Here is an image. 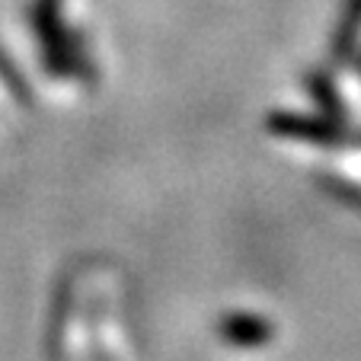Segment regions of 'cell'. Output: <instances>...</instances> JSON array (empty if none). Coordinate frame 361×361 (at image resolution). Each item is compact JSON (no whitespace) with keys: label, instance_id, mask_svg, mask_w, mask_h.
<instances>
[{"label":"cell","instance_id":"7a4b0ae2","mask_svg":"<svg viewBox=\"0 0 361 361\" xmlns=\"http://www.w3.org/2000/svg\"><path fill=\"white\" fill-rule=\"evenodd\" d=\"M218 336L231 348H262L272 342L275 326L262 314L252 310H231L218 320Z\"/></svg>","mask_w":361,"mask_h":361},{"label":"cell","instance_id":"6da1fadb","mask_svg":"<svg viewBox=\"0 0 361 361\" xmlns=\"http://www.w3.org/2000/svg\"><path fill=\"white\" fill-rule=\"evenodd\" d=\"M266 128L275 137L285 141H300V144H314V147H339V144L352 141L345 131V125L339 118L329 116H304V112H272L266 118Z\"/></svg>","mask_w":361,"mask_h":361},{"label":"cell","instance_id":"3957f363","mask_svg":"<svg viewBox=\"0 0 361 361\" xmlns=\"http://www.w3.org/2000/svg\"><path fill=\"white\" fill-rule=\"evenodd\" d=\"M310 96H314V99L323 106V116L339 118V122H342L345 109H342V99L336 96V90H333V83H329V77H310Z\"/></svg>","mask_w":361,"mask_h":361}]
</instances>
